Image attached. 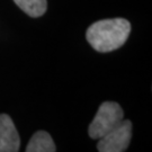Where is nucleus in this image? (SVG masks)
Segmentation results:
<instances>
[{"label":"nucleus","mask_w":152,"mask_h":152,"mask_svg":"<svg viewBox=\"0 0 152 152\" xmlns=\"http://www.w3.org/2000/svg\"><path fill=\"white\" fill-rule=\"evenodd\" d=\"M131 33V24L124 18L103 19L94 23L87 29L86 37L92 49L110 52L123 46Z\"/></svg>","instance_id":"obj_1"},{"label":"nucleus","mask_w":152,"mask_h":152,"mask_svg":"<svg viewBox=\"0 0 152 152\" xmlns=\"http://www.w3.org/2000/svg\"><path fill=\"white\" fill-rule=\"evenodd\" d=\"M124 117L121 106L114 102H105L99 108L96 116L89 125L88 133L91 139H100L115 129Z\"/></svg>","instance_id":"obj_2"},{"label":"nucleus","mask_w":152,"mask_h":152,"mask_svg":"<svg viewBox=\"0 0 152 152\" xmlns=\"http://www.w3.org/2000/svg\"><path fill=\"white\" fill-rule=\"evenodd\" d=\"M132 123L131 121L122 120L115 129L99 139L97 149L99 152H123L131 142Z\"/></svg>","instance_id":"obj_3"},{"label":"nucleus","mask_w":152,"mask_h":152,"mask_svg":"<svg viewBox=\"0 0 152 152\" xmlns=\"http://www.w3.org/2000/svg\"><path fill=\"white\" fill-rule=\"evenodd\" d=\"M20 139L15 124L7 114H0V152H17Z\"/></svg>","instance_id":"obj_4"},{"label":"nucleus","mask_w":152,"mask_h":152,"mask_svg":"<svg viewBox=\"0 0 152 152\" xmlns=\"http://www.w3.org/2000/svg\"><path fill=\"white\" fill-rule=\"evenodd\" d=\"M25 150L27 152H54L56 148L48 132L38 131L32 136Z\"/></svg>","instance_id":"obj_5"},{"label":"nucleus","mask_w":152,"mask_h":152,"mask_svg":"<svg viewBox=\"0 0 152 152\" xmlns=\"http://www.w3.org/2000/svg\"><path fill=\"white\" fill-rule=\"evenodd\" d=\"M16 5L31 17H41L46 11V0H14Z\"/></svg>","instance_id":"obj_6"}]
</instances>
